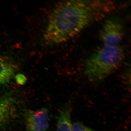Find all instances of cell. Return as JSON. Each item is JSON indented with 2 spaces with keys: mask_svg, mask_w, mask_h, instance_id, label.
Instances as JSON below:
<instances>
[{
  "mask_svg": "<svg viewBox=\"0 0 131 131\" xmlns=\"http://www.w3.org/2000/svg\"><path fill=\"white\" fill-rule=\"evenodd\" d=\"M96 3L81 0L59 3L49 15L43 34L45 43L49 46L61 44L81 32L95 18Z\"/></svg>",
  "mask_w": 131,
  "mask_h": 131,
  "instance_id": "1",
  "label": "cell"
},
{
  "mask_svg": "<svg viewBox=\"0 0 131 131\" xmlns=\"http://www.w3.org/2000/svg\"><path fill=\"white\" fill-rule=\"evenodd\" d=\"M120 45L102 46L88 57L84 62V74L88 80L96 83L102 81L118 68L124 58Z\"/></svg>",
  "mask_w": 131,
  "mask_h": 131,
  "instance_id": "2",
  "label": "cell"
},
{
  "mask_svg": "<svg viewBox=\"0 0 131 131\" xmlns=\"http://www.w3.org/2000/svg\"><path fill=\"white\" fill-rule=\"evenodd\" d=\"M124 28L117 18H110L105 21L100 31L102 46L115 47L120 46L124 36Z\"/></svg>",
  "mask_w": 131,
  "mask_h": 131,
  "instance_id": "3",
  "label": "cell"
},
{
  "mask_svg": "<svg viewBox=\"0 0 131 131\" xmlns=\"http://www.w3.org/2000/svg\"><path fill=\"white\" fill-rule=\"evenodd\" d=\"M18 100L14 94L5 93L0 95V131L5 130L15 119Z\"/></svg>",
  "mask_w": 131,
  "mask_h": 131,
  "instance_id": "4",
  "label": "cell"
},
{
  "mask_svg": "<svg viewBox=\"0 0 131 131\" xmlns=\"http://www.w3.org/2000/svg\"><path fill=\"white\" fill-rule=\"evenodd\" d=\"M26 131H47L50 124L49 110L45 107L27 110L24 113Z\"/></svg>",
  "mask_w": 131,
  "mask_h": 131,
  "instance_id": "5",
  "label": "cell"
},
{
  "mask_svg": "<svg viewBox=\"0 0 131 131\" xmlns=\"http://www.w3.org/2000/svg\"><path fill=\"white\" fill-rule=\"evenodd\" d=\"M72 110L73 105L71 101L67 102L62 106L58 116L56 131H72Z\"/></svg>",
  "mask_w": 131,
  "mask_h": 131,
  "instance_id": "6",
  "label": "cell"
},
{
  "mask_svg": "<svg viewBox=\"0 0 131 131\" xmlns=\"http://www.w3.org/2000/svg\"><path fill=\"white\" fill-rule=\"evenodd\" d=\"M16 70V65L12 59L0 56V87L9 83Z\"/></svg>",
  "mask_w": 131,
  "mask_h": 131,
  "instance_id": "7",
  "label": "cell"
},
{
  "mask_svg": "<svg viewBox=\"0 0 131 131\" xmlns=\"http://www.w3.org/2000/svg\"><path fill=\"white\" fill-rule=\"evenodd\" d=\"M72 131H99L93 129L83 125L79 122L73 123Z\"/></svg>",
  "mask_w": 131,
  "mask_h": 131,
  "instance_id": "8",
  "label": "cell"
},
{
  "mask_svg": "<svg viewBox=\"0 0 131 131\" xmlns=\"http://www.w3.org/2000/svg\"><path fill=\"white\" fill-rule=\"evenodd\" d=\"M15 78L16 82L19 84L23 85L26 82V77L23 74H18L16 75Z\"/></svg>",
  "mask_w": 131,
  "mask_h": 131,
  "instance_id": "9",
  "label": "cell"
}]
</instances>
